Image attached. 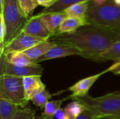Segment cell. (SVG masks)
<instances>
[{
  "label": "cell",
  "mask_w": 120,
  "mask_h": 119,
  "mask_svg": "<svg viewBox=\"0 0 120 119\" xmlns=\"http://www.w3.org/2000/svg\"><path fill=\"white\" fill-rule=\"evenodd\" d=\"M49 40L73 46L80 50L81 57L94 62L117 41L112 30L93 25L81 27L72 33L55 34Z\"/></svg>",
  "instance_id": "6da1fadb"
},
{
  "label": "cell",
  "mask_w": 120,
  "mask_h": 119,
  "mask_svg": "<svg viewBox=\"0 0 120 119\" xmlns=\"http://www.w3.org/2000/svg\"><path fill=\"white\" fill-rule=\"evenodd\" d=\"M86 20L89 25H93L110 30L120 29V6L112 0L97 6L91 1Z\"/></svg>",
  "instance_id": "7a4b0ae2"
},
{
  "label": "cell",
  "mask_w": 120,
  "mask_h": 119,
  "mask_svg": "<svg viewBox=\"0 0 120 119\" xmlns=\"http://www.w3.org/2000/svg\"><path fill=\"white\" fill-rule=\"evenodd\" d=\"M72 99L82 103L92 112L95 117L108 116L120 119V90L98 97L87 95Z\"/></svg>",
  "instance_id": "3957f363"
},
{
  "label": "cell",
  "mask_w": 120,
  "mask_h": 119,
  "mask_svg": "<svg viewBox=\"0 0 120 119\" xmlns=\"http://www.w3.org/2000/svg\"><path fill=\"white\" fill-rule=\"evenodd\" d=\"M6 33L4 39L5 47L18 37L23 31L28 18L22 13L18 0H5L3 11Z\"/></svg>",
  "instance_id": "277c9868"
},
{
  "label": "cell",
  "mask_w": 120,
  "mask_h": 119,
  "mask_svg": "<svg viewBox=\"0 0 120 119\" xmlns=\"http://www.w3.org/2000/svg\"><path fill=\"white\" fill-rule=\"evenodd\" d=\"M0 96L4 97L20 108L28 104L25 99L23 78L1 75Z\"/></svg>",
  "instance_id": "5b68a950"
},
{
  "label": "cell",
  "mask_w": 120,
  "mask_h": 119,
  "mask_svg": "<svg viewBox=\"0 0 120 119\" xmlns=\"http://www.w3.org/2000/svg\"><path fill=\"white\" fill-rule=\"evenodd\" d=\"M43 72L44 69L39 63L30 66L18 67L10 63L4 56L1 57V75L24 78L31 76H41Z\"/></svg>",
  "instance_id": "8992f818"
},
{
  "label": "cell",
  "mask_w": 120,
  "mask_h": 119,
  "mask_svg": "<svg viewBox=\"0 0 120 119\" xmlns=\"http://www.w3.org/2000/svg\"><path fill=\"white\" fill-rule=\"evenodd\" d=\"M22 32L43 41H48L53 36V34L42 22L39 14L32 15L28 19Z\"/></svg>",
  "instance_id": "52a82bcc"
},
{
  "label": "cell",
  "mask_w": 120,
  "mask_h": 119,
  "mask_svg": "<svg viewBox=\"0 0 120 119\" xmlns=\"http://www.w3.org/2000/svg\"><path fill=\"white\" fill-rule=\"evenodd\" d=\"M42 41H44L40 39L22 32L18 37L5 47L3 55L11 53L23 52Z\"/></svg>",
  "instance_id": "ba28073f"
},
{
  "label": "cell",
  "mask_w": 120,
  "mask_h": 119,
  "mask_svg": "<svg viewBox=\"0 0 120 119\" xmlns=\"http://www.w3.org/2000/svg\"><path fill=\"white\" fill-rule=\"evenodd\" d=\"M70 55H81V51L77 48L65 43H56L51 48L47 53L39 58L36 62L39 63L49 60L57 59Z\"/></svg>",
  "instance_id": "9c48e42d"
},
{
  "label": "cell",
  "mask_w": 120,
  "mask_h": 119,
  "mask_svg": "<svg viewBox=\"0 0 120 119\" xmlns=\"http://www.w3.org/2000/svg\"><path fill=\"white\" fill-rule=\"evenodd\" d=\"M105 71L104 70L102 72L98 74L84 78L74 85L68 88V90L72 92V94L70 95L69 98H74V97H84L88 95L89 90L93 86V85L96 83V81L104 74H105Z\"/></svg>",
  "instance_id": "30bf717a"
},
{
  "label": "cell",
  "mask_w": 120,
  "mask_h": 119,
  "mask_svg": "<svg viewBox=\"0 0 120 119\" xmlns=\"http://www.w3.org/2000/svg\"><path fill=\"white\" fill-rule=\"evenodd\" d=\"M41 76H31L23 78V86L27 101H31L37 94L46 89V86L42 82Z\"/></svg>",
  "instance_id": "8fae6325"
},
{
  "label": "cell",
  "mask_w": 120,
  "mask_h": 119,
  "mask_svg": "<svg viewBox=\"0 0 120 119\" xmlns=\"http://www.w3.org/2000/svg\"><path fill=\"white\" fill-rule=\"evenodd\" d=\"M44 23L47 29L53 34H56L58 30L59 27L65 19L68 17L64 12L51 13H38Z\"/></svg>",
  "instance_id": "7c38bea8"
},
{
  "label": "cell",
  "mask_w": 120,
  "mask_h": 119,
  "mask_svg": "<svg viewBox=\"0 0 120 119\" xmlns=\"http://www.w3.org/2000/svg\"><path fill=\"white\" fill-rule=\"evenodd\" d=\"M56 44V43L51 41L50 40L44 41L32 46V48L23 51L22 53L31 60L36 62V61L39 58H40L41 57L44 55L46 53H47L49 50L51 48H53Z\"/></svg>",
  "instance_id": "4fadbf2b"
},
{
  "label": "cell",
  "mask_w": 120,
  "mask_h": 119,
  "mask_svg": "<svg viewBox=\"0 0 120 119\" xmlns=\"http://www.w3.org/2000/svg\"><path fill=\"white\" fill-rule=\"evenodd\" d=\"M89 25L86 19L67 17L62 22L56 34H69L75 32L81 27ZM55 35V34H54Z\"/></svg>",
  "instance_id": "5bb4252c"
},
{
  "label": "cell",
  "mask_w": 120,
  "mask_h": 119,
  "mask_svg": "<svg viewBox=\"0 0 120 119\" xmlns=\"http://www.w3.org/2000/svg\"><path fill=\"white\" fill-rule=\"evenodd\" d=\"M18 109V105L0 96V119H14Z\"/></svg>",
  "instance_id": "9a60e30c"
},
{
  "label": "cell",
  "mask_w": 120,
  "mask_h": 119,
  "mask_svg": "<svg viewBox=\"0 0 120 119\" xmlns=\"http://www.w3.org/2000/svg\"><path fill=\"white\" fill-rule=\"evenodd\" d=\"M91 1H83L75 4L63 12L66 14L68 17L86 19V15L88 11Z\"/></svg>",
  "instance_id": "2e32d148"
},
{
  "label": "cell",
  "mask_w": 120,
  "mask_h": 119,
  "mask_svg": "<svg viewBox=\"0 0 120 119\" xmlns=\"http://www.w3.org/2000/svg\"><path fill=\"white\" fill-rule=\"evenodd\" d=\"M93 0H56V1L49 8L44 9L41 13H51L63 12L71 6L83 1H92Z\"/></svg>",
  "instance_id": "e0dca14e"
},
{
  "label": "cell",
  "mask_w": 120,
  "mask_h": 119,
  "mask_svg": "<svg viewBox=\"0 0 120 119\" xmlns=\"http://www.w3.org/2000/svg\"><path fill=\"white\" fill-rule=\"evenodd\" d=\"M3 56H4L10 63L18 67L30 66L37 63L28 58L22 52L11 53L6 55H4Z\"/></svg>",
  "instance_id": "ac0fdd59"
},
{
  "label": "cell",
  "mask_w": 120,
  "mask_h": 119,
  "mask_svg": "<svg viewBox=\"0 0 120 119\" xmlns=\"http://www.w3.org/2000/svg\"><path fill=\"white\" fill-rule=\"evenodd\" d=\"M108 60L115 62L120 60V41H116L105 52L102 53L98 60V62H103Z\"/></svg>",
  "instance_id": "d6986e66"
},
{
  "label": "cell",
  "mask_w": 120,
  "mask_h": 119,
  "mask_svg": "<svg viewBox=\"0 0 120 119\" xmlns=\"http://www.w3.org/2000/svg\"><path fill=\"white\" fill-rule=\"evenodd\" d=\"M86 107L79 101L73 100L72 102L69 103L65 107V111L68 115L70 119H75L78 116H79Z\"/></svg>",
  "instance_id": "ffe728a7"
},
{
  "label": "cell",
  "mask_w": 120,
  "mask_h": 119,
  "mask_svg": "<svg viewBox=\"0 0 120 119\" xmlns=\"http://www.w3.org/2000/svg\"><path fill=\"white\" fill-rule=\"evenodd\" d=\"M20 8L28 19L32 16V13L34 9L39 6L37 0H18Z\"/></svg>",
  "instance_id": "44dd1931"
},
{
  "label": "cell",
  "mask_w": 120,
  "mask_h": 119,
  "mask_svg": "<svg viewBox=\"0 0 120 119\" xmlns=\"http://www.w3.org/2000/svg\"><path fill=\"white\" fill-rule=\"evenodd\" d=\"M68 99H69V97H66L64 99L58 100L49 101L45 106V107L44 109L43 114H44L47 116L53 118L56 113L60 109V107H61L63 102Z\"/></svg>",
  "instance_id": "7402d4cb"
},
{
  "label": "cell",
  "mask_w": 120,
  "mask_h": 119,
  "mask_svg": "<svg viewBox=\"0 0 120 119\" xmlns=\"http://www.w3.org/2000/svg\"><path fill=\"white\" fill-rule=\"evenodd\" d=\"M51 97L52 95L49 93V91L45 89L37 94L31 100V101L37 107H39L41 109H44L45 106L49 102V100L51 98Z\"/></svg>",
  "instance_id": "603a6c76"
},
{
  "label": "cell",
  "mask_w": 120,
  "mask_h": 119,
  "mask_svg": "<svg viewBox=\"0 0 120 119\" xmlns=\"http://www.w3.org/2000/svg\"><path fill=\"white\" fill-rule=\"evenodd\" d=\"M14 119H36L35 112L30 108H19Z\"/></svg>",
  "instance_id": "cb8c5ba5"
},
{
  "label": "cell",
  "mask_w": 120,
  "mask_h": 119,
  "mask_svg": "<svg viewBox=\"0 0 120 119\" xmlns=\"http://www.w3.org/2000/svg\"><path fill=\"white\" fill-rule=\"evenodd\" d=\"M6 33V27L2 13H0V43H4V39Z\"/></svg>",
  "instance_id": "d4e9b609"
},
{
  "label": "cell",
  "mask_w": 120,
  "mask_h": 119,
  "mask_svg": "<svg viewBox=\"0 0 120 119\" xmlns=\"http://www.w3.org/2000/svg\"><path fill=\"white\" fill-rule=\"evenodd\" d=\"M96 117L92 113V112L86 108L79 116H78L75 119H95Z\"/></svg>",
  "instance_id": "484cf974"
},
{
  "label": "cell",
  "mask_w": 120,
  "mask_h": 119,
  "mask_svg": "<svg viewBox=\"0 0 120 119\" xmlns=\"http://www.w3.org/2000/svg\"><path fill=\"white\" fill-rule=\"evenodd\" d=\"M105 72H112L114 74H120V60L115 62V64H113L112 66H110L109 68L105 70Z\"/></svg>",
  "instance_id": "4316f807"
},
{
  "label": "cell",
  "mask_w": 120,
  "mask_h": 119,
  "mask_svg": "<svg viewBox=\"0 0 120 119\" xmlns=\"http://www.w3.org/2000/svg\"><path fill=\"white\" fill-rule=\"evenodd\" d=\"M54 119H70L67 113L65 112L64 109L60 108L54 115L53 116Z\"/></svg>",
  "instance_id": "83f0119b"
},
{
  "label": "cell",
  "mask_w": 120,
  "mask_h": 119,
  "mask_svg": "<svg viewBox=\"0 0 120 119\" xmlns=\"http://www.w3.org/2000/svg\"><path fill=\"white\" fill-rule=\"evenodd\" d=\"M39 6H44L45 8H49L56 1V0H37Z\"/></svg>",
  "instance_id": "f1b7e54d"
},
{
  "label": "cell",
  "mask_w": 120,
  "mask_h": 119,
  "mask_svg": "<svg viewBox=\"0 0 120 119\" xmlns=\"http://www.w3.org/2000/svg\"><path fill=\"white\" fill-rule=\"evenodd\" d=\"M108 0H93V3L97 6H100V5H102L105 3H106Z\"/></svg>",
  "instance_id": "f546056e"
},
{
  "label": "cell",
  "mask_w": 120,
  "mask_h": 119,
  "mask_svg": "<svg viewBox=\"0 0 120 119\" xmlns=\"http://www.w3.org/2000/svg\"><path fill=\"white\" fill-rule=\"evenodd\" d=\"M113 32V33L115 34V38L117 41H120V29L117 30H112Z\"/></svg>",
  "instance_id": "4dcf8cb0"
},
{
  "label": "cell",
  "mask_w": 120,
  "mask_h": 119,
  "mask_svg": "<svg viewBox=\"0 0 120 119\" xmlns=\"http://www.w3.org/2000/svg\"><path fill=\"white\" fill-rule=\"evenodd\" d=\"M36 119H53V118H51V117H49V116H46L44 114H42L40 116L36 117Z\"/></svg>",
  "instance_id": "1f68e13d"
},
{
  "label": "cell",
  "mask_w": 120,
  "mask_h": 119,
  "mask_svg": "<svg viewBox=\"0 0 120 119\" xmlns=\"http://www.w3.org/2000/svg\"><path fill=\"white\" fill-rule=\"evenodd\" d=\"M4 2H5V0H0V11H1V12L3 11Z\"/></svg>",
  "instance_id": "d6a6232c"
},
{
  "label": "cell",
  "mask_w": 120,
  "mask_h": 119,
  "mask_svg": "<svg viewBox=\"0 0 120 119\" xmlns=\"http://www.w3.org/2000/svg\"><path fill=\"white\" fill-rule=\"evenodd\" d=\"M95 119H117L112 117H108V116H101V117H96Z\"/></svg>",
  "instance_id": "836d02e7"
},
{
  "label": "cell",
  "mask_w": 120,
  "mask_h": 119,
  "mask_svg": "<svg viewBox=\"0 0 120 119\" xmlns=\"http://www.w3.org/2000/svg\"><path fill=\"white\" fill-rule=\"evenodd\" d=\"M114 4L117 5V6H120V0H112Z\"/></svg>",
  "instance_id": "e575fe53"
}]
</instances>
